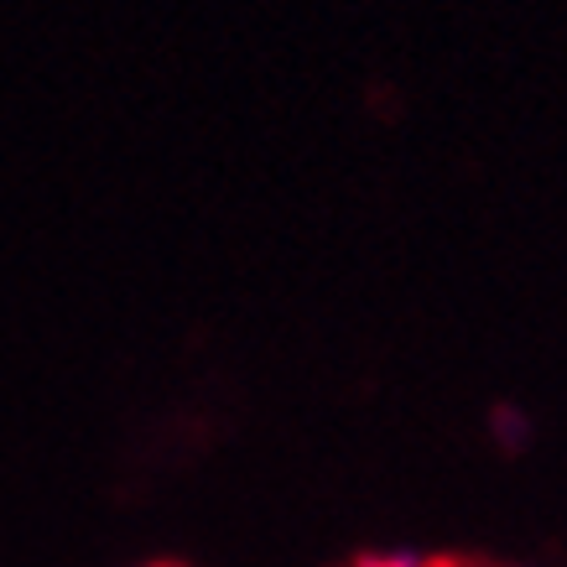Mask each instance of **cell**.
Returning <instances> with one entry per match:
<instances>
[{
	"label": "cell",
	"instance_id": "1",
	"mask_svg": "<svg viewBox=\"0 0 567 567\" xmlns=\"http://www.w3.org/2000/svg\"><path fill=\"white\" fill-rule=\"evenodd\" d=\"M489 427H495V437H499V447H505V453H520V447L532 443V422H526V412H520V406H495Z\"/></svg>",
	"mask_w": 567,
	"mask_h": 567
},
{
	"label": "cell",
	"instance_id": "2",
	"mask_svg": "<svg viewBox=\"0 0 567 567\" xmlns=\"http://www.w3.org/2000/svg\"><path fill=\"white\" fill-rule=\"evenodd\" d=\"M354 567H437V563H427V557H412V551H370V557H360Z\"/></svg>",
	"mask_w": 567,
	"mask_h": 567
},
{
	"label": "cell",
	"instance_id": "3",
	"mask_svg": "<svg viewBox=\"0 0 567 567\" xmlns=\"http://www.w3.org/2000/svg\"><path fill=\"white\" fill-rule=\"evenodd\" d=\"M146 567H177V563H146Z\"/></svg>",
	"mask_w": 567,
	"mask_h": 567
}]
</instances>
